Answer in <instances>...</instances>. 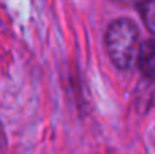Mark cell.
I'll list each match as a JSON object with an SVG mask.
<instances>
[{"mask_svg":"<svg viewBox=\"0 0 155 154\" xmlns=\"http://www.w3.org/2000/svg\"><path fill=\"white\" fill-rule=\"evenodd\" d=\"M136 107L139 113H146L155 106V80L143 77L136 89L134 95Z\"/></svg>","mask_w":155,"mask_h":154,"instance_id":"cell-2","label":"cell"},{"mask_svg":"<svg viewBox=\"0 0 155 154\" xmlns=\"http://www.w3.org/2000/svg\"><path fill=\"white\" fill-rule=\"evenodd\" d=\"M140 47L139 27L128 18H117L111 21L105 30V50L116 68L130 70Z\"/></svg>","mask_w":155,"mask_h":154,"instance_id":"cell-1","label":"cell"},{"mask_svg":"<svg viewBox=\"0 0 155 154\" xmlns=\"http://www.w3.org/2000/svg\"><path fill=\"white\" fill-rule=\"evenodd\" d=\"M113 2L124 3V5H136V6H139V5H142L145 0H113Z\"/></svg>","mask_w":155,"mask_h":154,"instance_id":"cell-5","label":"cell"},{"mask_svg":"<svg viewBox=\"0 0 155 154\" xmlns=\"http://www.w3.org/2000/svg\"><path fill=\"white\" fill-rule=\"evenodd\" d=\"M139 9L146 29L155 35V0H145L142 5H139Z\"/></svg>","mask_w":155,"mask_h":154,"instance_id":"cell-4","label":"cell"},{"mask_svg":"<svg viewBox=\"0 0 155 154\" xmlns=\"http://www.w3.org/2000/svg\"><path fill=\"white\" fill-rule=\"evenodd\" d=\"M137 60L143 77L155 80V41L146 39L140 44Z\"/></svg>","mask_w":155,"mask_h":154,"instance_id":"cell-3","label":"cell"}]
</instances>
